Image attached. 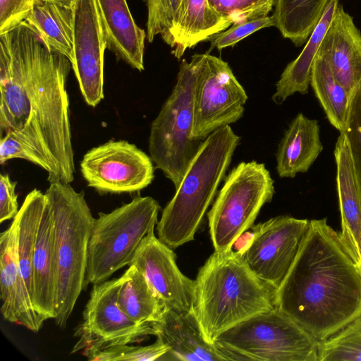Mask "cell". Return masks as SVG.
Returning <instances> with one entry per match:
<instances>
[{
    "label": "cell",
    "instance_id": "2",
    "mask_svg": "<svg viewBox=\"0 0 361 361\" xmlns=\"http://www.w3.org/2000/svg\"><path fill=\"white\" fill-rule=\"evenodd\" d=\"M276 307L318 341L361 317V275L326 218L310 220L298 255L276 290Z\"/></svg>",
    "mask_w": 361,
    "mask_h": 361
},
{
    "label": "cell",
    "instance_id": "17",
    "mask_svg": "<svg viewBox=\"0 0 361 361\" xmlns=\"http://www.w3.org/2000/svg\"><path fill=\"white\" fill-rule=\"evenodd\" d=\"M317 53L325 58L336 80L351 95L361 81V33L340 4Z\"/></svg>",
    "mask_w": 361,
    "mask_h": 361
},
{
    "label": "cell",
    "instance_id": "25",
    "mask_svg": "<svg viewBox=\"0 0 361 361\" xmlns=\"http://www.w3.org/2000/svg\"><path fill=\"white\" fill-rule=\"evenodd\" d=\"M50 51L73 56V9L37 0L25 20Z\"/></svg>",
    "mask_w": 361,
    "mask_h": 361
},
{
    "label": "cell",
    "instance_id": "32",
    "mask_svg": "<svg viewBox=\"0 0 361 361\" xmlns=\"http://www.w3.org/2000/svg\"><path fill=\"white\" fill-rule=\"evenodd\" d=\"M211 7L233 24L267 16L276 0H208Z\"/></svg>",
    "mask_w": 361,
    "mask_h": 361
},
{
    "label": "cell",
    "instance_id": "27",
    "mask_svg": "<svg viewBox=\"0 0 361 361\" xmlns=\"http://www.w3.org/2000/svg\"><path fill=\"white\" fill-rule=\"evenodd\" d=\"M122 277L117 295L119 308L138 324L157 320L164 306L145 276L131 265Z\"/></svg>",
    "mask_w": 361,
    "mask_h": 361
},
{
    "label": "cell",
    "instance_id": "14",
    "mask_svg": "<svg viewBox=\"0 0 361 361\" xmlns=\"http://www.w3.org/2000/svg\"><path fill=\"white\" fill-rule=\"evenodd\" d=\"M106 44L96 0H77L73 8L72 68L89 106L104 98V54Z\"/></svg>",
    "mask_w": 361,
    "mask_h": 361
},
{
    "label": "cell",
    "instance_id": "10",
    "mask_svg": "<svg viewBox=\"0 0 361 361\" xmlns=\"http://www.w3.org/2000/svg\"><path fill=\"white\" fill-rule=\"evenodd\" d=\"M123 277L93 284L74 336L78 338L71 353L85 356L110 347L139 343L153 331L149 324H138L118 306L117 295Z\"/></svg>",
    "mask_w": 361,
    "mask_h": 361
},
{
    "label": "cell",
    "instance_id": "39",
    "mask_svg": "<svg viewBox=\"0 0 361 361\" xmlns=\"http://www.w3.org/2000/svg\"><path fill=\"white\" fill-rule=\"evenodd\" d=\"M54 4H56L61 6L66 7L68 8L73 9L77 0H45Z\"/></svg>",
    "mask_w": 361,
    "mask_h": 361
},
{
    "label": "cell",
    "instance_id": "24",
    "mask_svg": "<svg viewBox=\"0 0 361 361\" xmlns=\"http://www.w3.org/2000/svg\"><path fill=\"white\" fill-rule=\"evenodd\" d=\"M338 4L339 0H329L304 49L282 72L272 96V100L276 104H281L296 92L302 94L308 92L313 62Z\"/></svg>",
    "mask_w": 361,
    "mask_h": 361
},
{
    "label": "cell",
    "instance_id": "22",
    "mask_svg": "<svg viewBox=\"0 0 361 361\" xmlns=\"http://www.w3.org/2000/svg\"><path fill=\"white\" fill-rule=\"evenodd\" d=\"M323 150L318 121L299 113L279 142L276 170L281 178L306 173Z\"/></svg>",
    "mask_w": 361,
    "mask_h": 361
},
{
    "label": "cell",
    "instance_id": "26",
    "mask_svg": "<svg viewBox=\"0 0 361 361\" xmlns=\"http://www.w3.org/2000/svg\"><path fill=\"white\" fill-rule=\"evenodd\" d=\"M329 0H276L272 16L282 36L296 47L307 42Z\"/></svg>",
    "mask_w": 361,
    "mask_h": 361
},
{
    "label": "cell",
    "instance_id": "12",
    "mask_svg": "<svg viewBox=\"0 0 361 361\" xmlns=\"http://www.w3.org/2000/svg\"><path fill=\"white\" fill-rule=\"evenodd\" d=\"M309 220L282 215L252 226L242 256L252 271L277 290L300 250Z\"/></svg>",
    "mask_w": 361,
    "mask_h": 361
},
{
    "label": "cell",
    "instance_id": "28",
    "mask_svg": "<svg viewBox=\"0 0 361 361\" xmlns=\"http://www.w3.org/2000/svg\"><path fill=\"white\" fill-rule=\"evenodd\" d=\"M310 85L329 121L341 133L350 95L336 80L325 58L319 53L313 62Z\"/></svg>",
    "mask_w": 361,
    "mask_h": 361
},
{
    "label": "cell",
    "instance_id": "6",
    "mask_svg": "<svg viewBox=\"0 0 361 361\" xmlns=\"http://www.w3.org/2000/svg\"><path fill=\"white\" fill-rule=\"evenodd\" d=\"M201 56L197 54L190 62L182 61L176 85L150 128V157L176 189L202 143L192 137L195 88Z\"/></svg>",
    "mask_w": 361,
    "mask_h": 361
},
{
    "label": "cell",
    "instance_id": "20",
    "mask_svg": "<svg viewBox=\"0 0 361 361\" xmlns=\"http://www.w3.org/2000/svg\"><path fill=\"white\" fill-rule=\"evenodd\" d=\"M106 48L132 68L144 70L145 31L135 22L126 0H96Z\"/></svg>",
    "mask_w": 361,
    "mask_h": 361
},
{
    "label": "cell",
    "instance_id": "19",
    "mask_svg": "<svg viewBox=\"0 0 361 361\" xmlns=\"http://www.w3.org/2000/svg\"><path fill=\"white\" fill-rule=\"evenodd\" d=\"M57 276L54 219L51 205L46 195L37 235L32 273V305L44 321L56 316Z\"/></svg>",
    "mask_w": 361,
    "mask_h": 361
},
{
    "label": "cell",
    "instance_id": "18",
    "mask_svg": "<svg viewBox=\"0 0 361 361\" xmlns=\"http://www.w3.org/2000/svg\"><path fill=\"white\" fill-rule=\"evenodd\" d=\"M153 336L169 347L176 359L185 361L229 360L204 338L193 310L179 312L164 307L159 319L149 324Z\"/></svg>",
    "mask_w": 361,
    "mask_h": 361
},
{
    "label": "cell",
    "instance_id": "37",
    "mask_svg": "<svg viewBox=\"0 0 361 361\" xmlns=\"http://www.w3.org/2000/svg\"><path fill=\"white\" fill-rule=\"evenodd\" d=\"M17 182L12 181L8 174L0 175V223L14 219L19 208L16 193Z\"/></svg>",
    "mask_w": 361,
    "mask_h": 361
},
{
    "label": "cell",
    "instance_id": "33",
    "mask_svg": "<svg viewBox=\"0 0 361 361\" xmlns=\"http://www.w3.org/2000/svg\"><path fill=\"white\" fill-rule=\"evenodd\" d=\"M361 188V81L350 95L343 130Z\"/></svg>",
    "mask_w": 361,
    "mask_h": 361
},
{
    "label": "cell",
    "instance_id": "21",
    "mask_svg": "<svg viewBox=\"0 0 361 361\" xmlns=\"http://www.w3.org/2000/svg\"><path fill=\"white\" fill-rule=\"evenodd\" d=\"M336 189L341 219L340 238L350 255L361 232V188L345 137L340 133L334 149Z\"/></svg>",
    "mask_w": 361,
    "mask_h": 361
},
{
    "label": "cell",
    "instance_id": "7",
    "mask_svg": "<svg viewBox=\"0 0 361 361\" xmlns=\"http://www.w3.org/2000/svg\"><path fill=\"white\" fill-rule=\"evenodd\" d=\"M319 342L276 307L233 325L214 343L229 360L319 361Z\"/></svg>",
    "mask_w": 361,
    "mask_h": 361
},
{
    "label": "cell",
    "instance_id": "30",
    "mask_svg": "<svg viewBox=\"0 0 361 361\" xmlns=\"http://www.w3.org/2000/svg\"><path fill=\"white\" fill-rule=\"evenodd\" d=\"M147 8V39L160 35L168 44L176 24L182 0H144Z\"/></svg>",
    "mask_w": 361,
    "mask_h": 361
},
{
    "label": "cell",
    "instance_id": "16",
    "mask_svg": "<svg viewBox=\"0 0 361 361\" xmlns=\"http://www.w3.org/2000/svg\"><path fill=\"white\" fill-rule=\"evenodd\" d=\"M0 288L4 319L38 332L44 320L35 311L20 273L16 216L0 234Z\"/></svg>",
    "mask_w": 361,
    "mask_h": 361
},
{
    "label": "cell",
    "instance_id": "4",
    "mask_svg": "<svg viewBox=\"0 0 361 361\" xmlns=\"http://www.w3.org/2000/svg\"><path fill=\"white\" fill-rule=\"evenodd\" d=\"M240 140L226 126L202 141L157 224L158 238L171 248L194 240Z\"/></svg>",
    "mask_w": 361,
    "mask_h": 361
},
{
    "label": "cell",
    "instance_id": "3",
    "mask_svg": "<svg viewBox=\"0 0 361 361\" xmlns=\"http://www.w3.org/2000/svg\"><path fill=\"white\" fill-rule=\"evenodd\" d=\"M195 283L193 311L211 343L233 325L276 307V290L252 271L240 250L214 251Z\"/></svg>",
    "mask_w": 361,
    "mask_h": 361
},
{
    "label": "cell",
    "instance_id": "31",
    "mask_svg": "<svg viewBox=\"0 0 361 361\" xmlns=\"http://www.w3.org/2000/svg\"><path fill=\"white\" fill-rule=\"evenodd\" d=\"M169 352V347L157 339L149 345L129 344L110 347L87 356L91 361H152L159 360Z\"/></svg>",
    "mask_w": 361,
    "mask_h": 361
},
{
    "label": "cell",
    "instance_id": "11",
    "mask_svg": "<svg viewBox=\"0 0 361 361\" xmlns=\"http://www.w3.org/2000/svg\"><path fill=\"white\" fill-rule=\"evenodd\" d=\"M201 54L192 137L203 141L216 130L241 118L248 97L227 62L209 54Z\"/></svg>",
    "mask_w": 361,
    "mask_h": 361
},
{
    "label": "cell",
    "instance_id": "9",
    "mask_svg": "<svg viewBox=\"0 0 361 361\" xmlns=\"http://www.w3.org/2000/svg\"><path fill=\"white\" fill-rule=\"evenodd\" d=\"M274 193V180L264 164L243 161L233 169L207 213L214 251L232 249Z\"/></svg>",
    "mask_w": 361,
    "mask_h": 361
},
{
    "label": "cell",
    "instance_id": "8",
    "mask_svg": "<svg viewBox=\"0 0 361 361\" xmlns=\"http://www.w3.org/2000/svg\"><path fill=\"white\" fill-rule=\"evenodd\" d=\"M161 209L152 197L137 196L94 219L89 240L85 284L106 281L128 265L142 238L154 229Z\"/></svg>",
    "mask_w": 361,
    "mask_h": 361
},
{
    "label": "cell",
    "instance_id": "1",
    "mask_svg": "<svg viewBox=\"0 0 361 361\" xmlns=\"http://www.w3.org/2000/svg\"><path fill=\"white\" fill-rule=\"evenodd\" d=\"M71 68L26 21L0 35V137L13 131L33 147L51 166L50 183L74 180L66 90Z\"/></svg>",
    "mask_w": 361,
    "mask_h": 361
},
{
    "label": "cell",
    "instance_id": "38",
    "mask_svg": "<svg viewBox=\"0 0 361 361\" xmlns=\"http://www.w3.org/2000/svg\"><path fill=\"white\" fill-rule=\"evenodd\" d=\"M350 256L361 275V232L357 239L356 250Z\"/></svg>",
    "mask_w": 361,
    "mask_h": 361
},
{
    "label": "cell",
    "instance_id": "15",
    "mask_svg": "<svg viewBox=\"0 0 361 361\" xmlns=\"http://www.w3.org/2000/svg\"><path fill=\"white\" fill-rule=\"evenodd\" d=\"M172 248L154 235V230L140 241L128 266L145 276L164 307L179 312L193 310L195 280L185 276L176 262Z\"/></svg>",
    "mask_w": 361,
    "mask_h": 361
},
{
    "label": "cell",
    "instance_id": "5",
    "mask_svg": "<svg viewBox=\"0 0 361 361\" xmlns=\"http://www.w3.org/2000/svg\"><path fill=\"white\" fill-rule=\"evenodd\" d=\"M53 210L58 264L56 324L63 329L86 288L87 250L94 218L83 192L51 183L45 192Z\"/></svg>",
    "mask_w": 361,
    "mask_h": 361
},
{
    "label": "cell",
    "instance_id": "13",
    "mask_svg": "<svg viewBox=\"0 0 361 361\" xmlns=\"http://www.w3.org/2000/svg\"><path fill=\"white\" fill-rule=\"evenodd\" d=\"M80 171L89 187L100 193L134 192L153 180L152 160L126 140H109L87 151Z\"/></svg>",
    "mask_w": 361,
    "mask_h": 361
},
{
    "label": "cell",
    "instance_id": "29",
    "mask_svg": "<svg viewBox=\"0 0 361 361\" xmlns=\"http://www.w3.org/2000/svg\"><path fill=\"white\" fill-rule=\"evenodd\" d=\"M318 357L319 361H361V317L319 341Z\"/></svg>",
    "mask_w": 361,
    "mask_h": 361
},
{
    "label": "cell",
    "instance_id": "23",
    "mask_svg": "<svg viewBox=\"0 0 361 361\" xmlns=\"http://www.w3.org/2000/svg\"><path fill=\"white\" fill-rule=\"evenodd\" d=\"M233 23L216 12L208 0H182L168 45L177 59L188 49L209 40Z\"/></svg>",
    "mask_w": 361,
    "mask_h": 361
},
{
    "label": "cell",
    "instance_id": "36",
    "mask_svg": "<svg viewBox=\"0 0 361 361\" xmlns=\"http://www.w3.org/2000/svg\"><path fill=\"white\" fill-rule=\"evenodd\" d=\"M37 0H0V35L22 22L32 11Z\"/></svg>",
    "mask_w": 361,
    "mask_h": 361
},
{
    "label": "cell",
    "instance_id": "34",
    "mask_svg": "<svg viewBox=\"0 0 361 361\" xmlns=\"http://www.w3.org/2000/svg\"><path fill=\"white\" fill-rule=\"evenodd\" d=\"M13 159H23L30 161L51 173V169L47 160L30 145L13 131L0 137V164Z\"/></svg>",
    "mask_w": 361,
    "mask_h": 361
},
{
    "label": "cell",
    "instance_id": "35",
    "mask_svg": "<svg viewBox=\"0 0 361 361\" xmlns=\"http://www.w3.org/2000/svg\"><path fill=\"white\" fill-rule=\"evenodd\" d=\"M272 26H275L272 16L235 23L226 30L214 35L209 40L212 48L220 51L226 47H233L238 42L260 29Z\"/></svg>",
    "mask_w": 361,
    "mask_h": 361
}]
</instances>
